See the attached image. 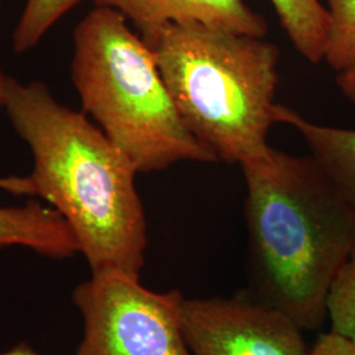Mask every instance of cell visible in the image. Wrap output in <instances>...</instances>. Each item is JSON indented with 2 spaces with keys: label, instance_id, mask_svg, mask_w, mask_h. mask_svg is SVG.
Segmentation results:
<instances>
[{
  "label": "cell",
  "instance_id": "17",
  "mask_svg": "<svg viewBox=\"0 0 355 355\" xmlns=\"http://www.w3.org/2000/svg\"><path fill=\"white\" fill-rule=\"evenodd\" d=\"M0 355H41L37 352H35L31 346H28L26 343H19L16 347H13L12 350L1 353Z\"/></svg>",
  "mask_w": 355,
  "mask_h": 355
},
{
  "label": "cell",
  "instance_id": "6",
  "mask_svg": "<svg viewBox=\"0 0 355 355\" xmlns=\"http://www.w3.org/2000/svg\"><path fill=\"white\" fill-rule=\"evenodd\" d=\"M183 330L192 355H308L303 328L246 296L186 299Z\"/></svg>",
  "mask_w": 355,
  "mask_h": 355
},
{
  "label": "cell",
  "instance_id": "11",
  "mask_svg": "<svg viewBox=\"0 0 355 355\" xmlns=\"http://www.w3.org/2000/svg\"><path fill=\"white\" fill-rule=\"evenodd\" d=\"M82 0H26L12 33L16 53L32 51L66 13Z\"/></svg>",
  "mask_w": 355,
  "mask_h": 355
},
{
  "label": "cell",
  "instance_id": "16",
  "mask_svg": "<svg viewBox=\"0 0 355 355\" xmlns=\"http://www.w3.org/2000/svg\"><path fill=\"white\" fill-rule=\"evenodd\" d=\"M336 82L345 98L355 104V66L340 71Z\"/></svg>",
  "mask_w": 355,
  "mask_h": 355
},
{
  "label": "cell",
  "instance_id": "9",
  "mask_svg": "<svg viewBox=\"0 0 355 355\" xmlns=\"http://www.w3.org/2000/svg\"><path fill=\"white\" fill-rule=\"evenodd\" d=\"M0 246H21L53 259L79 253L64 217L35 200L20 207H0Z\"/></svg>",
  "mask_w": 355,
  "mask_h": 355
},
{
  "label": "cell",
  "instance_id": "8",
  "mask_svg": "<svg viewBox=\"0 0 355 355\" xmlns=\"http://www.w3.org/2000/svg\"><path fill=\"white\" fill-rule=\"evenodd\" d=\"M274 119L302 135L311 157L355 214V129L320 125L283 104H277Z\"/></svg>",
  "mask_w": 355,
  "mask_h": 355
},
{
  "label": "cell",
  "instance_id": "18",
  "mask_svg": "<svg viewBox=\"0 0 355 355\" xmlns=\"http://www.w3.org/2000/svg\"><path fill=\"white\" fill-rule=\"evenodd\" d=\"M1 1H3V0H0V6H1Z\"/></svg>",
  "mask_w": 355,
  "mask_h": 355
},
{
  "label": "cell",
  "instance_id": "1",
  "mask_svg": "<svg viewBox=\"0 0 355 355\" xmlns=\"http://www.w3.org/2000/svg\"><path fill=\"white\" fill-rule=\"evenodd\" d=\"M1 107L33 157L29 195L64 217L91 272L140 278L148 225L135 183L139 173L127 157L42 82L8 76Z\"/></svg>",
  "mask_w": 355,
  "mask_h": 355
},
{
  "label": "cell",
  "instance_id": "7",
  "mask_svg": "<svg viewBox=\"0 0 355 355\" xmlns=\"http://www.w3.org/2000/svg\"><path fill=\"white\" fill-rule=\"evenodd\" d=\"M121 13L141 37L174 23L198 21L230 32L265 37L266 20L243 0H94Z\"/></svg>",
  "mask_w": 355,
  "mask_h": 355
},
{
  "label": "cell",
  "instance_id": "15",
  "mask_svg": "<svg viewBox=\"0 0 355 355\" xmlns=\"http://www.w3.org/2000/svg\"><path fill=\"white\" fill-rule=\"evenodd\" d=\"M8 76H6L1 69H0V107L3 105V95H4V86L7 82ZM0 189L17 193V195H24L26 193V179L24 177L17 178H0Z\"/></svg>",
  "mask_w": 355,
  "mask_h": 355
},
{
  "label": "cell",
  "instance_id": "5",
  "mask_svg": "<svg viewBox=\"0 0 355 355\" xmlns=\"http://www.w3.org/2000/svg\"><path fill=\"white\" fill-rule=\"evenodd\" d=\"M73 299L83 318L76 355H192L182 292L152 291L139 277L112 271L92 274Z\"/></svg>",
  "mask_w": 355,
  "mask_h": 355
},
{
  "label": "cell",
  "instance_id": "13",
  "mask_svg": "<svg viewBox=\"0 0 355 355\" xmlns=\"http://www.w3.org/2000/svg\"><path fill=\"white\" fill-rule=\"evenodd\" d=\"M327 318L331 331L355 341V243L330 284Z\"/></svg>",
  "mask_w": 355,
  "mask_h": 355
},
{
  "label": "cell",
  "instance_id": "4",
  "mask_svg": "<svg viewBox=\"0 0 355 355\" xmlns=\"http://www.w3.org/2000/svg\"><path fill=\"white\" fill-rule=\"evenodd\" d=\"M71 82L82 111L137 173L217 162L183 123L153 51L121 13L95 6L76 24Z\"/></svg>",
  "mask_w": 355,
  "mask_h": 355
},
{
  "label": "cell",
  "instance_id": "2",
  "mask_svg": "<svg viewBox=\"0 0 355 355\" xmlns=\"http://www.w3.org/2000/svg\"><path fill=\"white\" fill-rule=\"evenodd\" d=\"M241 167L259 299L303 329H318L330 284L354 246L355 214L311 155L271 148Z\"/></svg>",
  "mask_w": 355,
  "mask_h": 355
},
{
  "label": "cell",
  "instance_id": "10",
  "mask_svg": "<svg viewBox=\"0 0 355 355\" xmlns=\"http://www.w3.org/2000/svg\"><path fill=\"white\" fill-rule=\"evenodd\" d=\"M292 45L311 64L324 60L329 10L318 0H270Z\"/></svg>",
  "mask_w": 355,
  "mask_h": 355
},
{
  "label": "cell",
  "instance_id": "12",
  "mask_svg": "<svg viewBox=\"0 0 355 355\" xmlns=\"http://www.w3.org/2000/svg\"><path fill=\"white\" fill-rule=\"evenodd\" d=\"M330 23L324 60L336 71L355 66V0H327Z\"/></svg>",
  "mask_w": 355,
  "mask_h": 355
},
{
  "label": "cell",
  "instance_id": "3",
  "mask_svg": "<svg viewBox=\"0 0 355 355\" xmlns=\"http://www.w3.org/2000/svg\"><path fill=\"white\" fill-rule=\"evenodd\" d=\"M141 38L183 123L217 161L241 166L271 149L267 136L279 82L275 44L198 21L167 24Z\"/></svg>",
  "mask_w": 355,
  "mask_h": 355
},
{
  "label": "cell",
  "instance_id": "14",
  "mask_svg": "<svg viewBox=\"0 0 355 355\" xmlns=\"http://www.w3.org/2000/svg\"><path fill=\"white\" fill-rule=\"evenodd\" d=\"M308 355H355V341L330 330L318 337Z\"/></svg>",
  "mask_w": 355,
  "mask_h": 355
}]
</instances>
